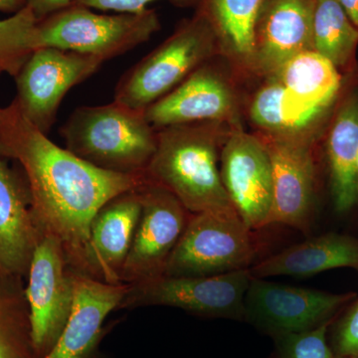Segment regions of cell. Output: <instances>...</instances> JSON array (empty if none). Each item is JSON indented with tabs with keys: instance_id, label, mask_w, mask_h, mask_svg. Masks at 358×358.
I'll list each match as a JSON object with an SVG mask.
<instances>
[{
	"instance_id": "6da1fadb",
	"label": "cell",
	"mask_w": 358,
	"mask_h": 358,
	"mask_svg": "<svg viewBox=\"0 0 358 358\" xmlns=\"http://www.w3.org/2000/svg\"><path fill=\"white\" fill-rule=\"evenodd\" d=\"M0 155L21 167L34 217L46 235L63 245L76 272L96 212L117 195L136 189L145 176H126L91 166L49 140L13 101L0 107Z\"/></svg>"
},
{
	"instance_id": "7a4b0ae2",
	"label": "cell",
	"mask_w": 358,
	"mask_h": 358,
	"mask_svg": "<svg viewBox=\"0 0 358 358\" xmlns=\"http://www.w3.org/2000/svg\"><path fill=\"white\" fill-rule=\"evenodd\" d=\"M233 128L203 122L159 129L145 180L166 188L192 214L235 211L220 174L221 148Z\"/></svg>"
},
{
	"instance_id": "3957f363",
	"label": "cell",
	"mask_w": 358,
	"mask_h": 358,
	"mask_svg": "<svg viewBox=\"0 0 358 358\" xmlns=\"http://www.w3.org/2000/svg\"><path fill=\"white\" fill-rule=\"evenodd\" d=\"M66 148L91 166L126 176H145L157 131L143 110L113 101L77 108L60 129Z\"/></svg>"
},
{
	"instance_id": "277c9868",
	"label": "cell",
	"mask_w": 358,
	"mask_h": 358,
	"mask_svg": "<svg viewBox=\"0 0 358 358\" xmlns=\"http://www.w3.org/2000/svg\"><path fill=\"white\" fill-rule=\"evenodd\" d=\"M218 54L215 32L203 14L196 10L122 75L115 86L114 101L145 112Z\"/></svg>"
},
{
	"instance_id": "5b68a950",
	"label": "cell",
	"mask_w": 358,
	"mask_h": 358,
	"mask_svg": "<svg viewBox=\"0 0 358 358\" xmlns=\"http://www.w3.org/2000/svg\"><path fill=\"white\" fill-rule=\"evenodd\" d=\"M246 81L227 58L218 54L147 108L145 117L155 131L203 122L242 127L249 96L243 88Z\"/></svg>"
},
{
	"instance_id": "8992f818",
	"label": "cell",
	"mask_w": 358,
	"mask_h": 358,
	"mask_svg": "<svg viewBox=\"0 0 358 358\" xmlns=\"http://www.w3.org/2000/svg\"><path fill=\"white\" fill-rule=\"evenodd\" d=\"M236 211L192 214L164 271L166 277H207L250 268L261 245Z\"/></svg>"
},
{
	"instance_id": "52a82bcc",
	"label": "cell",
	"mask_w": 358,
	"mask_h": 358,
	"mask_svg": "<svg viewBox=\"0 0 358 358\" xmlns=\"http://www.w3.org/2000/svg\"><path fill=\"white\" fill-rule=\"evenodd\" d=\"M159 29L155 9L105 14L78 4L38 21L37 26L40 47L77 52L103 63L145 43Z\"/></svg>"
},
{
	"instance_id": "ba28073f",
	"label": "cell",
	"mask_w": 358,
	"mask_h": 358,
	"mask_svg": "<svg viewBox=\"0 0 358 358\" xmlns=\"http://www.w3.org/2000/svg\"><path fill=\"white\" fill-rule=\"evenodd\" d=\"M253 275L250 268L207 277H162L128 285L119 310L178 308L209 319L244 320L245 294Z\"/></svg>"
},
{
	"instance_id": "9c48e42d",
	"label": "cell",
	"mask_w": 358,
	"mask_h": 358,
	"mask_svg": "<svg viewBox=\"0 0 358 358\" xmlns=\"http://www.w3.org/2000/svg\"><path fill=\"white\" fill-rule=\"evenodd\" d=\"M357 293L333 294L252 278L245 294L244 322L272 336L312 331L336 319Z\"/></svg>"
},
{
	"instance_id": "30bf717a",
	"label": "cell",
	"mask_w": 358,
	"mask_h": 358,
	"mask_svg": "<svg viewBox=\"0 0 358 358\" xmlns=\"http://www.w3.org/2000/svg\"><path fill=\"white\" fill-rule=\"evenodd\" d=\"M103 64L93 56L56 47H40L14 77V101L28 121L48 134L68 92L93 76Z\"/></svg>"
},
{
	"instance_id": "8fae6325",
	"label": "cell",
	"mask_w": 358,
	"mask_h": 358,
	"mask_svg": "<svg viewBox=\"0 0 358 358\" xmlns=\"http://www.w3.org/2000/svg\"><path fill=\"white\" fill-rule=\"evenodd\" d=\"M27 279L33 348L37 357L44 358L64 331L74 303L75 273L57 238L46 235L40 242Z\"/></svg>"
},
{
	"instance_id": "7c38bea8",
	"label": "cell",
	"mask_w": 358,
	"mask_h": 358,
	"mask_svg": "<svg viewBox=\"0 0 358 358\" xmlns=\"http://www.w3.org/2000/svg\"><path fill=\"white\" fill-rule=\"evenodd\" d=\"M141 210L122 268V284L148 282L164 275L192 213L166 188L145 180L138 188Z\"/></svg>"
},
{
	"instance_id": "4fadbf2b",
	"label": "cell",
	"mask_w": 358,
	"mask_h": 358,
	"mask_svg": "<svg viewBox=\"0 0 358 358\" xmlns=\"http://www.w3.org/2000/svg\"><path fill=\"white\" fill-rule=\"evenodd\" d=\"M220 174L231 204L250 228L268 226L274 196L272 159L265 141L243 126L233 128L221 148Z\"/></svg>"
},
{
	"instance_id": "5bb4252c",
	"label": "cell",
	"mask_w": 358,
	"mask_h": 358,
	"mask_svg": "<svg viewBox=\"0 0 358 358\" xmlns=\"http://www.w3.org/2000/svg\"><path fill=\"white\" fill-rule=\"evenodd\" d=\"M259 136V134H258ZM260 136L270 152L274 196L268 225L282 224L308 234L319 192V141Z\"/></svg>"
},
{
	"instance_id": "9a60e30c",
	"label": "cell",
	"mask_w": 358,
	"mask_h": 358,
	"mask_svg": "<svg viewBox=\"0 0 358 358\" xmlns=\"http://www.w3.org/2000/svg\"><path fill=\"white\" fill-rule=\"evenodd\" d=\"M138 188L117 195L96 212L74 273L107 284H122V268L141 216Z\"/></svg>"
},
{
	"instance_id": "2e32d148",
	"label": "cell",
	"mask_w": 358,
	"mask_h": 358,
	"mask_svg": "<svg viewBox=\"0 0 358 358\" xmlns=\"http://www.w3.org/2000/svg\"><path fill=\"white\" fill-rule=\"evenodd\" d=\"M315 0H266L255 30L251 76H275L294 56L313 50Z\"/></svg>"
},
{
	"instance_id": "e0dca14e",
	"label": "cell",
	"mask_w": 358,
	"mask_h": 358,
	"mask_svg": "<svg viewBox=\"0 0 358 358\" xmlns=\"http://www.w3.org/2000/svg\"><path fill=\"white\" fill-rule=\"evenodd\" d=\"M261 81L248 96L245 110L254 133L271 138H324L336 103L313 107L292 95L277 77Z\"/></svg>"
},
{
	"instance_id": "ac0fdd59",
	"label": "cell",
	"mask_w": 358,
	"mask_h": 358,
	"mask_svg": "<svg viewBox=\"0 0 358 358\" xmlns=\"http://www.w3.org/2000/svg\"><path fill=\"white\" fill-rule=\"evenodd\" d=\"M44 237L33 213L24 174L0 155V268L27 278L35 250Z\"/></svg>"
},
{
	"instance_id": "d6986e66",
	"label": "cell",
	"mask_w": 358,
	"mask_h": 358,
	"mask_svg": "<svg viewBox=\"0 0 358 358\" xmlns=\"http://www.w3.org/2000/svg\"><path fill=\"white\" fill-rule=\"evenodd\" d=\"M329 187L334 209L352 210L358 202V69L345 83L324 133Z\"/></svg>"
},
{
	"instance_id": "ffe728a7",
	"label": "cell",
	"mask_w": 358,
	"mask_h": 358,
	"mask_svg": "<svg viewBox=\"0 0 358 358\" xmlns=\"http://www.w3.org/2000/svg\"><path fill=\"white\" fill-rule=\"evenodd\" d=\"M129 286L107 284L75 273L74 303L57 343L44 358H92L103 322L120 305Z\"/></svg>"
},
{
	"instance_id": "44dd1931",
	"label": "cell",
	"mask_w": 358,
	"mask_h": 358,
	"mask_svg": "<svg viewBox=\"0 0 358 358\" xmlns=\"http://www.w3.org/2000/svg\"><path fill=\"white\" fill-rule=\"evenodd\" d=\"M336 268L358 272V238L336 232L310 238L254 264L250 272L261 279L274 275L307 278Z\"/></svg>"
},
{
	"instance_id": "7402d4cb",
	"label": "cell",
	"mask_w": 358,
	"mask_h": 358,
	"mask_svg": "<svg viewBox=\"0 0 358 358\" xmlns=\"http://www.w3.org/2000/svg\"><path fill=\"white\" fill-rule=\"evenodd\" d=\"M266 0H199L196 10L209 21L220 49L235 69L251 76L255 30Z\"/></svg>"
},
{
	"instance_id": "603a6c76",
	"label": "cell",
	"mask_w": 358,
	"mask_h": 358,
	"mask_svg": "<svg viewBox=\"0 0 358 358\" xmlns=\"http://www.w3.org/2000/svg\"><path fill=\"white\" fill-rule=\"evenodd\" d=\"M275 77L292 95L313 107L334 105L345 83V76L327 59L313 50L294 56Z\"/></svg>"
},
{
	"instance_id": "cb8c5ba5",
	"label": "cell",
	"mask_w": 358,
	"mask_h": 358,
	"mask_svg": "<svg viewBox=\"0 0 358 358\" xmlns=\"http://www.w3.org/2000/svg\"><path fill=\"white\" fill-rule=\"evenodd\" d=\"M358 30L338 0H315L313 50L327 59L341 75L358 69Z\"/></svg>"
},
{
	"instance_id": "d4e9b609",
	"label": "cell",
	"mask_w": 358,
	"mask_h": 358,
	"mask_svg": "<svg viewBox=\"0 0 358 358\" xmlns=\"http://www.w3.org/2000/svg\"><path fill=\"white\" fill-rule=\"evenodd\" d=\"M0 358H38L33 348L24 278L1 268Z\"/></svg>"
},
{
	"instance_id": "484cf974",
	"label": "cell",
	"mask_w": 358,
	"mask_h": 358,
	"mask_svg": "<svg viewBox=\"0 0 358 358\" xmlns=\"http://www.w3.org/2000/svg\"><path fill=\"white\" fill-rule=\"evenodd\" d=\"M38 20L28 7L0 18V71L15 77L32 52L39 48Z\"/></svg>"
},
{
	"instance_id": "4316f807",
	"label": "cell",
	"mask_w": 358,
	"mask_h": 358,
	"mask_svg": "<svg viewBox=\"0 0 358 358\" xmlns=\"http://www.w3.org/2000/svg\"><path fill=\"white\" fill-rule=\"evenodd\" d=\"M334 320L312 331L274 338L275 358H334L327 341V331Z\"/></svg>"
},
{
	"instance_id": "83f0119b",
	"label": "cell",
	"mask_w": 358,
	"mask_h": 358,
	"mask_svg": "<svg viewBox=\"0 0 358 358\" xmlns=\"http://www.w3.org/2000/svg\"><path fill=\"white\" fill-rule=\"evenodd\" d=\"M331 345L334 357L358 358V299L350 303L346 312L334 320Z\"/></svg>"
},
{
	"instance_id": "f1b7e54d",
	"label": "cell",
	"mask_w": 358,
	"mask_h": 358,
	"mask_svg": "<svg viewBox=\"0 0 358 358\" xmlns=\"http://www.w3.org/2000/svg\"><path fill=\"white\" fill-rule=\"evenodd\" d=\"M155 0H75L78 6L89 7L102 11H115L117 13H138L148 9V6ZM178 7H195L199 0H169Z\"/></svg>"
},
{
	"instance_id": "f546056e",
	"label": "cell",
	"mask_w": 358,
	"mask_h": 358,
	"mask_svg": "<svg viewBox=\"0 0 358 358\" xmlns=\"http://www.w3.org/2000/svg\"><path fill=\"white\" fill-rule=\"evenodd\" d=\"M74 1L75 0H25V6L32 11L37 20L41 21L72 6Z\"/></svg>"
},
{
	"instance_id": "4dcf8cb0",
	"label": "cell",
	"mask_w": 358,
	"mask_h": 358,
	"mask_svg": "<svg viewBox=\"0 0 358 358\" xmlns=\"http://www.w3.org/2000/svg\"><path fill=\"white\" fill-rule=\"evenodd\" d=\"M338 2L358 30V0H338Z\"/></svg>"
},
{
	"instance_id": "1f68e13d",
	"label": "cell",
	"mask_w": 358,
	"mask_h": 358,
	"mask_svg": "<svg viewBox=\"0 0 358 358\" xmlns=\"http://www.w3.org/2000/svg\"><path fill=\"white\" fill-rule=\"evenodd\" d=\"M25 7V0H0V11L16 13Z\"/></svg>"
},
{
	"instance_id": "d6a6232c",
	"label": "cell",
	"mask_w": 358,
	"mask_h": 358,
	"mask_svg": "<svg viewBox=\"0 0 358 358\" xmlns=\"http://www.w3.org/2000/svg\"><path fill=\"white\" fill-rule=\"evenodd\" d=\"M357 190H358V155H357Z\"/></svg>"
},
{
	"instance_id": "836d02e7",
	"label": "cell",
	"mask_w": 358,
	"mask_h": 358,
	"mask_svg": "<svg viewBox=\"0 0 358 358\" xmlns=\"http://www.w3.org/2000/svg\"><path fill=\"white\" fill-rule=\"evenodd\" d=\"M334 358H355V357H334Z\"/></svg>"
},
{
	"instance_id": "e575fe53",
	"label": "cell",
	"mask_w": 358,
	"mask_h": 358,
	"mask_svg": "<svg viewBox=\"0 0 358 358\" xmlns=\"http://www.w3.org/2000/svg\"><path fill=\"white\" fill-rule=\"evenodd\" d=\"M1 74H2V72H1V71H0V75H1Z\"/></svg>"
}]
</instances>
